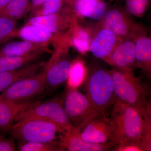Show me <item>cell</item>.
I'll return each instance as SVG.
<instances>
[{
	"label": "cell",
	"instance_id": "cell-1",
	"mask_svg": "<svg viewBox=\"0 0 151 151\" xmlns=\"http://www.w3.org/2000/svg\"><path fill=\"white\" fill-rule=\"evenodd\" d=\"M113 105L116 150L151 151V116L116 100Z\"/></svg>",
	"mask_w": 151,
	"mask_h": 151
},
{
	"label": "cell",
	"instance_id": "cell-2",
	"mask_svg": "<svg viewBox=\"0 0 151 151\" xmlns=\"http://www.w3.org/2000/svg\"><path fill=\"white\" fill-rule=\"evenodd\" d=\"M113 81L116 101L130 105L151 116L149 86L133 72L118 68L110 71Z\"/></svg>",
	"mask_w": 151,
	"mask_h": 151
},
{
	"label": "cell",
	"instance_id": "cell-3",
	"mask_svg": "<svg viewBox=\"0 0 151 151\" xmlns=\"http://www.w3.org/2000/svg\"><path fill=\"white\" fill-rule=\"evenodd\" d=\"M11 137L20 143L47 142L56 139L58 132L63 131L56 124L38 118H28L14 122L9 132Z\"/></svg>",
	"mask_w": 151,
	"mask_h": 151
},
{
	"label": "cell",
	"instance_id": "cell-4",
	"mask_svg": "<svg viewBox=\"0 0 151 151\" xmlns=\"http://www.w3.org/2000/svg\"><path fill=\"white\" fill-rule=\"evenodd\" d=\"M86 96L98 113L105 112L116 101L110 71L98 69L91 72L86 83Z\"/></svg>",
	"mask_w": 151,
	"mask_h": 151
},
{
	"label": "cell",
	"instance_id": "cell-5",
	"mask_svg": "<svg viewBox=\"0 0 151 151\" xmlns=\"http://www.w3.org/2000/svg\"><path fill=\"white\" fill-rule=\"evenodd\" d=\"M28 118H38L52 122L58 126L63 133L71 131L74 128L63 105L58 100H48L43 103L37 102L20 112L16 117L14 122Z\"/></svg>",
	"mask_w": 151,
	"mask_h": 151
},
{
	"label": "cell",
	"instance_id": "cell-6",
	"mask_svg": "<svg viewBox=\"0 0 151 151\" xmlns=\"http://www.w3.org/2000/svg\"><path fill=\"white\" fill-rule=\"evenodd\" d=\"M47 63L40 73L17 81L2 92L3 99L14 102L29 101L44 92L46 89Z\"/></svg>",
	"mask_w": 151,
	"mask_h": 151
},
{
	"label": "cell",
	"instance_id": "cell-7",
	"mask_svg": "<svg viewBox=\"0 0 151 151\" xmlns=\"http://www.w3.org/2000/svg\"><path fill=\"white\" fill-rule=\"evenodd\" d=\"M81 139L92 144H113L115 126L111 118H108L105 112L93 116L79 128H73Z\"/></svg>",
	"mask_w": 151,
	"mask_h": 151
},
{
	"label": "cell",
	"instance_id": "cell-8",
	"mask_svg": "<svg viewBox=\"0 0 151 151\" xmlns=\"http://www.w3.org/2000/svg\"><path fill=\"white\" fill-rule=\"evenodd\" d=\"M63 106L76 129L81 127L93 116L99 113L86 95L81 93L76 88L70 86L64 95Z\"/></svg>",
	"mask_w": 151,
	"mask_h": 151
},
{
	"label": "cell",
	"instance_id": "cell-9",
	"mask_svg": "<svg viewBox=\"0 0 151 151\" xmlns=\"http://www.w3.org/2000/svg\"><path fill=\"white\" fill-rule=\"evenodd\" d=\"M72 63L59 52H55L47 63L46 88L55 90L67 81Z\"/></svg>",
	"mask_w": 151,
	"mask_h": 151
},
{
	"label": "cell",
	"instance_id": "cell-10",
	"mask_svg": "<svg viewBox=\"0 0 151 151\" xmlns=\"http://www.w3.org/2000/svg\"><path fill=\"white\" fill-rule=\"evenodd\" d=\"M119 37L105 28L91 40L89 50L97 58L109 61L110 55L118 45Z\"/></svg>",
	"mask_w": 151,
	"mask_h": 151
},
{
	"label": "cell",
	"instance_id": "cell-11",
	"mask_svg": "<svg viewBox=\"0 0 151 151\" xmlns=\"http://www.w3.org/2000/svg\"><path fill=\"white\" fill-rule=\"evenodd\" d=\"M58 145L62 151H103L114 147L112 143L92 144L81 139L73 130L60 134Z\"/></svg>",
	"mask_w": 151,
	"mask_h": 151
},
{
	"label": "cell",
	"instance_id": "cell-12",
	"mask_svg": "<svg viewBox=\"0 0 151 151\" xmlns=\"http://www.w3.org/2000/svg\"><path fill=\"white\" fill-rule=\"evenodd\" d=\"M108 62L121 70L132 72V68L136 63L134 43L127 40L117 45Z\"/></svg>",
	"mask_w": 151,
	"mask_h": 151
},
{
	"label": "cell",
	"instance_id": "cell-13",
	"mask_svg": "<svg viewBox=\"0 0 151 151\" xmlns=\"http://www.w3.org/2000/svg\"><path fill=\"white\" fill-rule=\"evenodd\" d=\"M29 101L14 102L4 100L0 102V131L8 132L20 112L37 103Z\"/></svg>",
	"mask_w": 151,
	"mask_h": 151
},
{
	"label": "cell",
	"instance_id": "cell-14",
	"mask_svg": "<svg viewBox=\"0 0 151 151\" xmlns=\"http://www.w3.org/2000/svg\"><path fill=\"white\" fill-rule=\"evenodd\" d=\"M103 19L104 28L120 38L127 37L131 32V24L120 10L116 9L107 11Z\"/></svg>",
	"mask_w": 151,
	"mask_h": 151
},
{
	"label": "cell",
	"instance_id": "cell-15",
	"mask_svg": "<svg viewBox=\"0 0 151 151\" xmlns=\"http://www.w3.org/2000/svg\"><path fill=\"white\" fill-rule=\"evenodd\" d=\"M49 44L37 43L28 41L12 42L0 47V57L23 56L37 52L48 51Z\"/></svg>",
	"mask_w": 151,
	"mask_h": 151
},
{
	"label": "cell",
	"instance_id": "cell-16",
	"mask_svg": "<svg viewBox=\"0 0 151 151\" xmlns=\"http://www.w3.org/2000/svg\"><path fill=\"white\" fill-rule=\"evenodd\" d=\"M59 34L49 32L34 25L27 24L18 30H16L14 37H19L23 40L37 43H56Z\"/></svg>",
	"mask_w": 151,
	"mask_h": 151
},
{
	"label": "cell",
	"instance_id": "cell-17",
	"mask_svg": "<svg viewBox=\"0 0 151 151\" xmlns=\"http://www.w3.org/2000/svg\"><path fill=\"white\" fill-rule=\"evenodd\" d=\"M45 64L41 61L35 62L15 70L0 72V92H2L17 81L37 73Z\"/></svg>",
	"mask_w": 151,
	"mask_h": 151
},
{
	"label": "cell",
	"instance_id": "cell-18",
	"mask_svg": "<svg viewBox=\"0 0 151 151\" xmlns=\"http://www.w3.org/2000/svg\"><path fill=\"white\" fill-rule=\"evenodd\" d=\"M75 3L76 9L79 14L96 21L102 20L107 11L106 3L100 0H75Z\"/></svg>",
	"mask_w": 151,
	"mask_h": 151
},
{
	"label": "cell",
	"instance_id": "cell-19",
	"mask_svg": "<svg viewBox=\"0 0 151 151\" xmlns=\"http://www.w3.org/2000/svg\"><path fill=\"white\" fill-rule=\"evenodd\" d=\"M37 52L23 56L0 57V72L18 69L36 62L44 53Z\"/></svg>",
	"mask_w": 151,
	"mask_h": 151
},
{
	"label": "cell",
	"instance_id": "cell-20",
	"mask_svg": "<svg viewBox=\"0 0 151 151\" xmlns=\"http://www.w3.org/2000/svg\"><path fill=\"white\" fill-rule=\"evenodd\" d=\"M58 13L31 17L27 24L36 26L53 34H59L60 30L64 29L65 22L63 17Z\"/></svg>",
	"mask_w": 151,
	"mask_h": 151
},
{
	"label": "cell",
	"instance_id": "cell-21",
	"mask_svg": "<svg viewBox=\"0 0 151 151\" xmlns=\"http://www.w3.org/2000/svg\"><path fill=\"white\" fill-rule=\"evenodd\" d=\"M134 44L136 62L143 70L149 73L151 69V39L141 37L137 40Z\"/></svg>",
	"mask_w": 151,
	"mask_h": 151
},
{
	"label": "cell",
	"instance_id": "cell-22",
	"mask_svg": "<svg viewBox=\"0 0 151 151\" xmlns=\"http://www.w3.org/2000/svg\"><path fill=\"white\" fill-rule=\"evenodd\" d=\"M30 0H10L1 12L0 16L9 17L17 20L28 12Z\"/></svg>",
	"mask_w": 151,
	"mask_h": 151
},
{
	"label": "cell",
	"instance_id": "cell-23",
	"mask_svg": "<svg viewBox=\"0 0 151 151\" xmlns=\"http://www.w3.org/2000/svg\"><path fill=\"white\" fill-rule=\"evenodd\" d=\"M17 20L0 16V47L14 37L16 31Z\"/></svg>",
	"mask_w": 151,
	"mask_h": 151
},
{
	"label": "cell",
	"instance_id": "cell-24",
	"mask_svg": "<svg viewBox=\"0 0 151 151\" xmlns=\"http://www.w3.org/2000/svg\"><path fill=\"white\" fill-rule=\"evenodd\" d=\"M20 151H62L58 142L52 141L47 142H23L18 146Z\"/></svg>",
	"mask_w": 151,
	"mask_h": 151
},
{
	"label": "cell",
	"instance_id": "cell-25",
	"mask_svg": "<svg viewBox=\"0 0 151 151\" xmlns=\"http://www.w3.org/2000/svg\"><path fill=\"white\" fill-rule=\"evenodd\" d=\"M67 0H46L39 7L31 12V17L48 15L59 12Z\"/></svg>",
	"mask_w": 151,
	"mask_h": 151
},
{
	"label": "cell",
	"instance_id": "cell-26",
	"mask_svg": "<svg viewBox=\"0 0 151 151\" xmlns=\"http://www.w3.org/2000/svg\"><path fill=\"white\" fill-rule=\"evenodd\" d=\"M86 69L83 63L81 61L73 63L67 81L68 86L73 88L78 87L84 81Z\"/></svg>",
	"mask_w": 151,
	"mask_h": 151
},
{
	"label": "cell",
	"instance_id": "cell-27",
	"mask_svg": "<svg viewBox=\"0 0 151 151\" xmlns=\"http://www.w3.org/2000/svg\"><path fill=\"white\" fill-rule=\"evenodd\" d=\"M91 40L89 32L81 29L76 32L72 37V43L78 51L84 53L89 50Z\"/></svg>",
	"mask_w": 151,
	"mask_h": 151
},
{
	"label": "cell",
	"instance_id": "cell-28",
	"mask_svg": "<svg viewBox=\"0 0 151 151\" xmlns=\"http://www.w3.org/2000/svg\"><path fill=\"white\" fill-rule=\"evenodd\" d=\"M126 7L130 14L141 17L145 13L149 0H126Z\"/></svg>",
	"mask_w": 151,
	"mask_h": 151
},
{
	"label": "cell",
	"instance_id": "cell-29",
	"mask_svg": "<svg viewBox=\"0 0 151 151\" xmlns=\"http://www.w3.org/2000/svg\"><path fill=\"white\" fill-rule=\"evenodd\" d=\"M14 140L13 138L7 139L4 135L0 134V151L15 150Z\"/></svg>",
	"mask_w": 151,
	"mask_h": 151
},
{
	"label": "cell",
	"instance_id": "cell-30",
	"mask_svg": "<svg viewBox=\"0 0 151 151\" xmlns=\"http://www.w3.org/2000/svg\"><path fill=\"white\" fill-rule=\"evenodd\" d=\"M46 0H30L28 12H31L39 7Z\"/></svg>",
	"mask_w": 151,
	"mask_h": 151
},
{
	"label": "cell",
	"instance_id": "cell-31",
	"mask_svg": "<svg viewBox=\"0 0 151 151\" xmlns=\"http://www.w3.org/2000/svg\"><path fill=\"white\" fill-rule=\"evenodd\" d=\"M10 0H0V12L5 8Z\"/></svg>",
	"mask_w": 151,
	"mask_h": 151
},
{
	"label": "cell",
	"instance_id": "cell-32",
	"mask_svg": "<svg viewBox=\"0 0 151 151\" xmlns=\"http://www.w3.org/2000/svg\"><path fill=\"white\" fill-rule=\"evenodd\" d=\"M4 99H3L2 98V97H1V95H0V102H1V101H2V100H4Z\"/></svg>",
	"mask_w": 151,
	"mask_h": 151
},
{
	"label": "cell",
	"instance_id": "cell-33",
	"mask_svg": "<svg viewBox=\"0 0 151 151\" xmlns=\"http://www.w3.org/2000/svg\"><path fill=\"white\" fill-rule=\"evenodd\" d=\"M71 0H67L68 3L70 2L71 1Z\"/></svg>",
	"mask_w": 151,
	"mask_h": 151
},
{
	"label": "cell",
	"instance_id": "cell-34",
	"mask_svg": "<svg viewBox=\"0 0 151 151\" xmlns=\"http://www.w3.org/2000/svg\"><path fill=\"white\" fill-rule=\"evenodd\" d=\"M87 1H97V0H87Z\"/></svg>",
	"mask_w": 151,
	"mask_h": 151
}]
</instances>
